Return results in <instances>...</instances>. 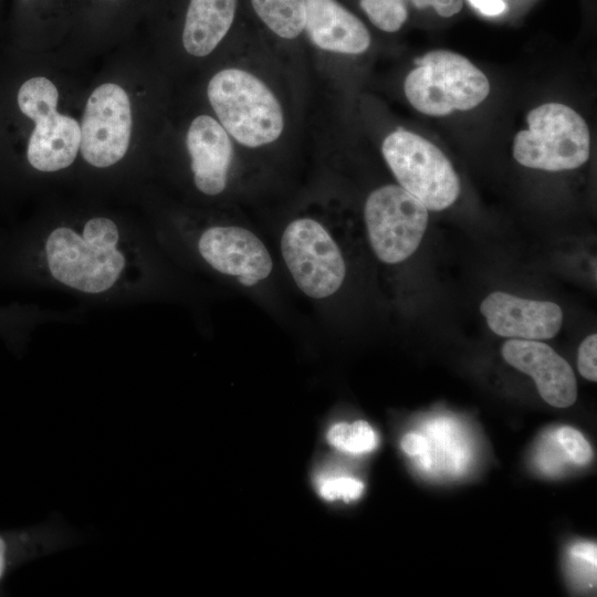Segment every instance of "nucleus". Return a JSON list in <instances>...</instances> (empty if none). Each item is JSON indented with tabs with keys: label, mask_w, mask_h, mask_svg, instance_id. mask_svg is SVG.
<instances>
[{
	"label": "nucleus",
	"mask_w": 597,
	"mask_h": 597,
	"mask_svg": "<svg viewBox=\"0 0 597 597\" xmlns=\"http://www.w3.org/2000/svg\"><path fill=\"white\" fill-rule=\"evenodd\" d=\"M229 49L206 86L212 114L247 159L290 149L298 139L307 92L247 20Z\"/></svg>",
	"instance_id": "nucleus-1"
},
{
	"label": "nucleus",
	"mask_w": 597,
	"mask_h": 597,
	"mask_svg": "<svg viewBox=\"0 0 597 597\" xmlns=\"http://www.w3.org/2000/svg\"><path fill=\"white\" fill-rule=\"evenodd\" d=\"M139 243L106 216L56 224L44 234L40 256L48 281L88 297L122 291L139 263Z\"/></svg>",
	"instance_id": "nucleus-2"
},
{
	"label": "nucleus",
	"mask_w": 597,
	"mask_h": 597,
	"mask_svg": "<svg viewBox=\"0 0 597 597\" xmlns=\"http://www.w3.org/2000/svg\"><path fill=\"white\" fill-rule=\"evenodd\" d=\"M405 77L404 93L410 105L429 116L469 111L490 93L486 75L465 56L432 50L416 60Z\"/></svg>",
	"instance_id": "nucleus-3"
},
{
	"label": "nucleus",
	"mask_w": 597,
	"mask_h": 597,
	"mask_svg": "<svg viewBox=\"0 0 597 597\" xmlns=\"http://www.w3.org/2000/svg\"><path fill=\"white\" fill-rule=\"evenodd\" d=\"M280 252L292 281L305 296L325 300L344 284L343 252L318 216L301 212L291 218L280 237Z\"/></svg>",
	"instance_id": "nucleus-4"
},
{
	"label": "nucleus",
	"mask_w": 597,
	"mask_h": 597,
	"mask_svg": "<svg viewBox=\"0 0 597 597\" xmlns=\"http://www.w3.org/2000/svg\"><path fill=\"white\" fill-rule=\"evenodd\" d=\"M527 129L513 140V157L524 167L545 171L572 170L590 155V133L585 119L562 103H545L526 116Z\"/></svg>",
	"instance_id": "nucleus-5"
},
{
	"label": "nucleus",
	"mask_w": 597,
	"mask_h": 597,
	"mask_svg": "<svg viewBox=\"0 0 597 597\" xmlns=\"http://www.w3.org/2000/svg\"><path fill=\"white\" fill-rule=\"evenodd\" d=\"M380 151L398 185L428 210H443L458 199V174L448 157L425 137L398 127L383 138Z\"/></svg>",
	"instance_id": "nucleus-6"
},
{
	"label": "nucleus",
	"mask_w": 597,
	"mask_h": 597,
	"mask_svg": "<svg viewBox=\"0 0 597 597\" xmlns=\"http://www.w3.org/2000/svg\"><path fill=\"white\" fill-rule=\"evenodd\" d=\"M57 88L43 76L25 81L18 93L21 113L35 124L28 144V161L41 172L70 167L80 150V125L73 117L57 113Z\"/></svg>",
	"instance_id": "nucleus-7"
},
{
	"label": "nucleus",
	"mask_w": 597,
	"mask_h": 597,
	"mask_svg": "<svg viewBox=\"0 0 597 597\" xmlns=\"http://www.w3.org/2000/svg\"><path fill=\"white\" fill-rule=\"evenodd\" d=\"M363 213L370 248L387 264L400 263L413 254L428 224V209L398 184L371 190Z\"/></svg>",
	"instance_id": "nucleus-8"
},
{
	"label": "nucleus",
	"mask_w": 597,
	"mask_h": 597,
	"mask_svg": "<svg viewBox=\"0 0 597 597\" xmlns=\"http://www.w3.org/2000/svg\"><path fill=\"white\" fill-rule=\"evenodd\" d=\"M373 38L367 24L339 0H306L305 48L311 81L331 63L366 53Z\"/></svg>",
	"instance_id": "nucleus-9"
},
{
	"label": "nucleus",
	"mask_w": 597,
	"mask_h": 597,
	"mask_svg": "<svg viewBox=\"0 0 597 597\" xmlns=\"http://www.w3.org/2000/svg\"><path fill=\"white\" fill-rule=\"evenodd\" d=\"M195 248L210 270L242 287L260 285L273 271V259L265 243L240 224H208L198 232Z\"/></svg>",
	"instance_id": "nucleus-10"
},
{
	"label": "nucleus",
	"mask_w": 597,
	"mask_h": 597,
	"mask_svg": "<svg viewBox=\"0 0 597 597\" xmlns=\"http://www.w3.org/2000/svg\"><path fill=\"white\" fill-rule=\"evenodd\" d=\"M185 147L199 193L216 199L238 186L247 158L213 114H199L190 121Z\"/></svg>",
	"instance_id": "nucleus-11"
},
{
	"label": "nucleus",
	"mask_w": 597,
	"mask_h": 597,
	"mask_svg": "<svg viewBox=\"0 0 597 597\" xmlns=\"http://www.w3.org/2000/svg\"><path fill=\"white\" fill-rule=\"evenodd\" d=\"M244 18L268 50L310 93L306 0H242Z\"/></svg>",
	"instance_id": "nucleus-12"
},
{
	"label": "nucleus",
	"mask_w": 597,
	"mask_h": 597,
	"mask_svg": "<svg viewBox=\"0 0 597 597\" xmlns=\"http://www.w3.org/2000/svg\"><path fill=\"white\" fill-rule=\"evenodd\" d=\"M80 151L93 167L106 168L127 153L132 133L130 102L123 87L114 83L97 86L84 109Z\"/></svg>",
	"instance_id": "nucleus-13"
},
{
	"label": "nucleus",
	"mask_w": 597,
	"mask_h": 597,
	"mask_svg": "<svg viewBox=\"0 0 597 597\" xmlns=\"http://www.w3.org/2000/svg\"><path fill=\"white\" fill-rule=\"evenodd\" d=\"M480 312L494 334L507 338L549 339L563 324V311L556 303L519 297L502 291L489 294L482 301Z\"/></svg>",
	"instance_id": "nucleus-14"
},
{
	"label": "nucleus",
	"mask_w": 597,
	"mask_h": 597,
	"mask_svg": "<svg viewBox=\"0 0 597 597\" xmlns=\"http://www.w3.org/2000/svg\"><path fill=\"white\" fill-rule=\"evenodd\" d=\"M501 353L507 364L534 379L540 396L548 405L566 408L576 401L574 370L547 344L511 338L503 344Z\"/></svg>",
	"instance_id": "nucleus-15"
},
{
	"label": "nucleus",
	"mask_w": 597,
	"mask_h": 597,
	"mask_svg": "<svg viewBox=\"0 0 597 597\" xmlns=\"http://www.w3.org/2000/svg\"><path fill=\"white\" fill-rule=\"evenodd\" d=\"M326 438L332 447L350 454L370 452L378 443L376 432L364 420L335 423L328 429Z\"/></svg>",
	"instance_id": "nucleus-16"
},
{
	"label": "nucleus",
	"mask_w": 597,
	"mask_h": 597,
	"mask_svg": "<svg viewBox=\"0 0 597 597\" xmlns=\"http://www.w3.org/2000/svg\"><path fill=\"white\" fill-rule=\"evenodd\" d=\"M356 6L374 28L386 33L398 32L410 13L408 0H356Z\"/></svg>",
	"instance_id": "nucleus-17"
},
{
	"label": "nucleus",
	"mask_w": 597,
	"mask_h": 597,
	"mask_svg": "<svg viewBox=\"0 0 597 597\" xmlns=\"http://www.w3.org/2000/svg\"><path fill=\"white\" fill-rule=\"evenodd\" d=\"M316 485L320 495L326 501H354L364 491L362 481L349 475L327 473L325 471L317 475Z\"/></svg>",
	"instance_id": "nucleus-18"
},
{
	"label": "nucleus",
	"mask_w": 597,
	"mask_h": 597,
	"mask_svg": "<svg viewBox=\"0 0 597 597\" xmlns=\"http://www.w3.org/2000/svg\"><path fill=\"white\" fill-rule=\"evenodd\" d=\"M557 439L574 463L584 465L591 460V447L578 430L568 426L561 427L557 431Z\"/></svg>",
	"instance_id": "nucleus-19"
},
{
	"label": "nucleus",
	"mask_w": 597,
	"mask_h": 597,
	"mask_svg": "<svg viewBox=\"0 0 597 597\" xmlns=\"http://www.w3.org/2000/svg\"><path fill=\"white\" fill-rule=\"evenodd\" d=\"M27 540L23 533L0 532V583L13 566L25 557Z\"/></svg>",
	"instance_id": "nucleus-20"
},
{
	"label": "nucleus",
	"mask_w": 597,
	"mask_h": 597,
	"mask_svg": "<svg viewBox=\"0 0 597 597\" xmlns=\"http://www.w3.org/2000/svg\"><path fill=\"white\" fill-rule=\"evenodd\" d=\"M597 335H588L579 345L577 366L579 374L590 380H597Z\"/></svg>",
	"instance_id": "nucleus-21"
},
{
	"label": "nucleus",
	"mask_w": 597,
	"mask_h": 597,
	"mask_svg": "<svg viewBox=\"0 0 597 597\" xmlns=\"http://www.w3.org/2000/svg\"><path fill=\"white\" fill-rule=\"evenodd\" d=\"M410 7L418 10L431 8L438 15L442 18H451L458 14L462 8L464 0H408Z\"/></svg>",
	"instance_id": "nucleus-22"
},
{
	"label": "nucleus",
	"mask_w": 597,
	"mask_h": 597,
	"mask_svg": "<svg viewBox=\"0 0 597 597\" xmlns=\"http://www.w3.org/2000/svg\"><path fill=\"white\" fill-rule=\"evenodd\" d=\"M400 446L404 452L410 457L422 455L429 451L428 441L417 432L406 433Z\"/></svg>",
	"instance_id": "nucleus-23"
},
{
	"label": "nucleus",
	"mask_w": 597,
	"mask_h": 597,
	"mask_svg": "<svg viewBox=\"0 0 597 597\" xmlns=\"http://www.w3.org/2000/svg\"><path fill=\"white\" fill-rule=\"evenodd\" d=\"M469 3L481 14L496 17L506 11L504 0H468Z\"/></svg>",
	"instance_id": "nucleus-24"
},
{
	"label": "nucleus",
	"mask_w": 597,
	"mask_h": 597,
	"mask_svg": "<svg viewBox=\"0 0 597 597\" xmlns=\"http://www.w3.org/2000/svg\"><path fill=\"white\" fill-rule=\"evenodd\" d=\"M574 558L584 561L593 566H596V545L593 543H579L576 544L572 551Z\"/></svg>",
	"instance_id": "nucleus-25"
}]
</instances>
